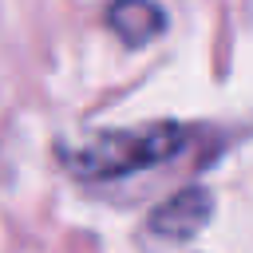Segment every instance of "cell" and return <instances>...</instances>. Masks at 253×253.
<instances>
[{
  "instance_id": "obj_1",
  "label": "cell",
  "mask_w": 253,
  "mask_h": 253,
  "mask_svg": "<svg viewBox=\"0 0 253 253\" xmlns=\"http://www.w3.org/2000/svg\"><path fill=\"white\" fill-rule=\"evenodd\" d=\"M186 130L178 123H150V126H130V130H103L87 138L83 146L67 150V166L83 178H119L142 166H154L182 150Z\"/></svg>"
},
{
  "instance_id": "obj_2",
  "label": "cell",
  "mask_w": 253,
  "mask_h": 253,
  "mask_svg": "<svg viewBox=\"0 0 253 253\" xmlns=\"http://www.w3.org/2000/svg\"><path fill=\"white\" fill-rule=\"evenodd\" d=\"M206 217H210V194L190 186L150 213V229L162 233V237H190L194 229H202Z\"/></svg>"
},
{
  "instance_id": "obj_3",
  "label": "cell",
  "mask_w": 253,
  "mask_h": 253,
  "mask_svg": "<svg viewBox=\"0 0 253 253\" xmlns=\"http://www.w3.org/2000/svg\"><path fill=\"white\" fill-rule=\"evenodd\" d=\"M107 20L126 43H146L162 32V12L150 0H115Z\"/></svg>"
}]
</instances>
